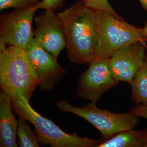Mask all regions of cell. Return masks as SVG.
Instances as JSON below:
<instances>
[{
	"instance_id": "cell-1",
	"label": "cell",
	"mask_w": 147,
	"mask_h": 147,
	"mask_svg": "<svg viewBox=\"0 0 147 147\" xmlns=\"http://www.w3.org/2000/svg\"><path fill=\"white\" fill-rule=\"evenodd\" d=\"M66 40L71 63L89 64L95 58L97 37L95 10L79 1L57 13Z\"/></svg>"
},
{
	"instance_id": "cell-2",
	"label": "cell",
	"mask_w": 147,
	"mask_h": 147,
	"mask_svg": "<svg viewBox=\"0 0 147 147\" xmlns=\"http://www.w3.org/2000/svg\"><path fill=\"white\" fill-rule=\"evenodd\" d=\"M39 85L37 73L26 50L0 43V87L16 99L23 96L30 101Z\"/></svg>"
},
{
	"instance_id": "cell-3",
	"label": "cell",
	"mask_w": 147,
	"mask_h": 147,
	"mask_svg": "<svg viewBox=\"0 0 147 147\" xmlns=\"http://www.w3.org/2000/svg\"><path fill=\"white\" fill-rule=\"evenodd\" d=\"M97 37L95 58H110L121 47L140 42L147 44L143 28L131 25L110 12L95 11Z\"/></svg>"
},
{
	"instance_id": "cell-4",
	"label": "cell",
	"mask_w": 147,
	"mask_h": 147,
	"mask_svg": "<svg viewBox=\"0 0 147 147\" xmlns=\"http://www.w3.org/2000/svg\"><path fill=\"white\" fill-rule=\"evenodd\" d=\"M11 106L18 116L34 126L40 145L51 147H97L102 142V140L79 136L77 133H66L53 121L34 110L29 101L23 96L11 100Z\"/></svg>"
},
{
	"instance_id": "cell-5",
	"label": "cell",
	"mask_w": 147,
	"mask_h": 147,
	"mask_svg": "<svg viewBox=\"0 0 147 147\" xmlns=\"http://www.w3.org/2000/svg\"><path fill=\"white\" fill-rule=\"evenodd\" d=\"M56 107L59 111L72 113L89 122L99 131L102 141L107 140L121 132L132 129L138 124L139 117L130 112L113 113L108 110L100 109L95 103L92 102L80 107L62 99L57 101Z\"/></svg>"
},
{
	"instance_id": "cell-6",
	"label": "cell",
	"mask_w": 147,
	"mask_h": 147,
	"mask_svg": "<svg viewBox=\"0 0 147 147\" xmlns=\"http://www.w3.org/2000/svg\"><path fill=\"white\" fill-rule=\"evenodd\" d=\"M35 5L1 16L0 43L26 50L34 38L32 22L37 11Z\"/></svg>"
},
{
	"instance_id": "cell-7",
	"label": "cell",
	"mask_w": 147,
	"mask_h": 147,
	"mask_svg": "<svg viewBox=\"0 0 147 147\" xmlns=\"http://www.w3.org/2000/svg\"><path fill=\"white\" fill-rule=\"evenodd\" d=\"M118 84L111 72L109 58H94L80 76L76 95L96 104L105 92Z\"/></svg>"
},
{
	"instance_id": "cell-8",
	"label": "cell",
	"mask_w": 147,
	"mask_h": 147,
	"mask_svg": "<svg viewBox=\"0 0 147 147\" xmlns=\"http://www.w3.org/2000/svg\"><path fill=\"white\" fill-rule=\"evenodd\" d=\"M26 51L37 73L40 89L43 91L53 89L67 73L58 63L57 58L45 50L34 38Z\"/></svg>"
},
{
	"instance_id": "cell-9",
	"label": "cell",
	"mask_w": 147,
	"mask_h": 147,
	"mask_svg": "<svg viewBox=\"0 0 147 147\" xmlns=\"http://www.w3.org/2000/svg\"><path fill=\"white\" fill-rule=\"evenodd\" d=\"M147 44L138 42L118 49L109 58L111 72L117 81L131 84L147 55Z\"/></svg>"
},
{
	"instance_id": "cell-10",
	"label": "cell",
	"mask_w": 147,
	"mask_h": 147,
	"mask_svg": "<svg viewBox=\"0 0 147 147\" xmlns=\"http://www.w3.org/2000/svg\"><path fill=\"white\" fill-rule=\"evenodd\" d=\"M34 38L47 51L58 58L66 47V40L62 22L55 10H45L35 19Z\"/></svg>"
},
{
	"instance_id": "cell-11",
	"label": "cell",
	"mask_w": 147,
	"mask_h": 147,
	"mask_svg": "<svg viewBox=\"0 0 147 147\" xmlns=\"http://www.w3.org/2000/svg\"><path fill=\"white\" fill-rule=\"evenodd\" d=\"M11 97L0 92V147H17L18 120L12 112Z\"/></svg>"
},
{
	"instance_id": "cell-12",
	"label": "cell",
	"mask_w": 147,
	"mask_h": 147,
	"mask_svg": "<svg viewBox=\"0 0 147 147\" xmlns=\"http://www.w3.org/2000/svg\"><path fill=\"white\" fill-rule=\"evenodd\" d=\"M97 147H147V129L121 132L102 141Z\"/></svg>"
},
{
	"instance_id": "cell-13",
	"label": "cell",
	"mask_w": 147,
	"mask_h": 147,
	"mask_svg": "<svg viewBox=\"0 0 147 147\" xmlns=\"http://www.w3.org/2000/svg\"><path fill=\"white\" fill-rule=\"evenodd\" d=\"M130 85L132 101L147 105V56Z\"/></svg>"
},
{
	"instance_id": "cell-14",
	"label": "cell",
	"mask_w": 147,
	"mask_h": 147,
	"mask_svg": "<svg viewBox=\"0 0 147 147\" xmlns=\"http://www.w3.org/2000/svg\"><path fill=\"white\" fill-rule=\"evenodd\" d=\"M24 118L20 117L18 119V143L20 147H39L36 132H34Z\"/></svg>"
},
{
	"instance_id": "cell-15",
	"label": "cell",
	"mask_w": 147,
	"mask_h": 147,
	"mask_svg": "<svg viewBox=\"0 0 147 147\" xmlns=\"http://www.w3.org/2000/svg\"><path fill=\"white\" fill-rule=\"evenodd\" d=\"M39 0H0V10L8 8H25L36 5Z\"/></svg>"
},
{
	"instance_id": "cell-16",
	"label": "cell",
	"mask_w": 147,
	"mask_h": 147,
	"mask_svg": "<svg viewBox=\"0 0 147 147\" xmlns=\"http://www.w3.org/2000/svg\"><path fill=\"white\" fill-rule=\"evenodd\" d=\"M84 5L95 11H109L118 18H122L119 16L108 2V0H82Z\"/></svg>"
},
{
	"instance_id": "cell-17",
	"label": "cell",
	"mask_w": 147,
	"mask_h": 147,
	"mask_svg": "<svg viewBox=\"0 0 147 147\" xmlns=\"http://www.w3.org/2000/svg\"><path fill=\"white\" fill-rule=\"evenodd\" d=\"M63 0H42L39 1L35 5L36 9H53L55 10L63 2Z\"/></svg>"
},
{
	"instance_id": "cell-18",
	"label": "cell",
	"mask_w": 147,
	"mask_h": 147,
	"mask_svg": "<svg viewBox=\"0 0 147 147\" xmlns=\"http://www.w3.org/2000/svg\"><path fill=\"white\" fill-rule=\"evenodd\" d=\"M130 112L139 118L147 119V105L137 104L136 106L132 108Z\"/></svg>"
},
{
	"instance_id": "cell-19",
	"label": "cell",
	"mask_w": 147,
	"mask_h": 147,
	"mask_svg": "<svg viewBox=\"0 0 147 147\" xmlns=\"http://www.w3.org/2000/svg\"><path fill=\"white\" fill-rule=\"evenodd\" d=\"M143 9L147 12V0H138Z\"/></svg>"
},
{
	"instance_id": "cell-20",
	"label": "cell",
	"mask_w": 147,
	"mask_h": 147,
	"mask_svg": "<svg viewBox=\"0 0 147 147\" xmlns=\"http://www.w3.org/2000/svg\"><path fill=\"white\" fill-rule=\"evenodd\" d=\"M142 28H143V31L144 34L147 37V20L145 22L144 26V27H143Z\"/></svg>"
}]
</instances>
